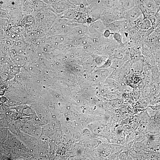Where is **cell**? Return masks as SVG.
<instances>
[{"label": "cell", "instance_id": "13", "mask_svg": "<svg viewBox=\"0 0 160 160\" xmlns=\"http://www.w3.org/2000/svg\"><path fill=\"white\" fill-rule=\"evenodd\" d=\"M113 32L109 29H106L103 33V36L106 38H109L112 37Z\"/></svg>", "mask_w": 160, "mask_h": 160}, {"label": "cell", "instance_id": "1", "mask_svg": "<svg viewBox=\"0 0 160 160\" xmlns=\"http://www.w3.org/2000/svg\"><path fill=\"white\" fill-rule=\"evenodd\" d=\"M123 17L124 20L135 21L137 19L143 17L140 9L137 6H135L131 8L123 11Z\"/></svg>", "mask_w": 160, "mask_h": 160}, {"label": "cell", "instance_id": "12", "mask_svg": "<svg viewBox=\"0 0 160 160\" xmlns=\"http://www.w3.org/2000/svg\"><path fill=\"white\" fill-rule=\"evenodd\" d=\"M10 16L9 12L7 9L1 8L0 9V18L7 19L9 18Z\"/></svg>", "mask_w": 160, "mask_h": 160}, {"label": "cell", "instance_id": "5", "mask_svg": "<svg viewBox=\"0 0 160 160\" xmlns=\"http://www.w3.org/2000/svg\"><path fill=\"white\" fill-rule=\"evenodd\" d=\"M143 3L148 13L153 14H156L158 8L153 0H143Z\"/></svg>", "mask_w": 160, "mask_h": 160}, {"label": "cell", "instance_id": "3", "mask_svg": "<svg viewBox=\"0 0 160 160\" xmlns=\"http://www.w3.org/2000/svg\"><path fill=\"white\" fill-rule=\"evenodd\" d=\"M89 32L91 33H103L106 29L105 24L101 20H98L89 24Z\"/></svg>", "mask_w": 160, "mask_h": 160}, {"label": "cell", "instance_id": "2", "mask_svg": "<svg viewBox=\"0 0 160 160\" xmlns=\"http://www.w3.org/2000/svg\"><path fill=\"white\" fill-rule=\"evenodd\" d=\"M124 20L116 21L109 23H104L106 28L109 29L112 32L121 33L124 30Z\"/></svg>", "mask_w": 160, "mask_h": 160}, {"label": "cell", "instance_id": "14", "mask_svg": "<svg viewBox=\"0 0 160 160\" xmlns=\"http://www.w3.org/2000/svg\"><path fill=\"white\" fill-rule=\"evenodd\" d=\"M93 22L92 18L90 16H88L86 20V23L88 24H91Z\"/></svg>", "mask_w": 160, "mask_h": 160}, {"label": "cell", "instance_id": "15", "mask_svg": "<svg viewBox=\"0 0 160 160\" xmlns=\"http://www.w3.org/2000/svg\"><path fill=\"white\" fill-rule=\"evenodd\" d=\"M155 31L159 33H160V23L156 28Z\"/></svg>", "mask_w": 160, "mask_h": 160}, {"label": "cell", "instance_id": "8", "mask_svg": "<svg viewBox=\"0 0 160 160\" xmlns=\"http://www.w3.org/2000/svg\"><path fill=\"white\" fill-rule=\"evenodd\" d=\"M76 11L73 9H68L63 11L57 15V17L72 20L74 17Z\"/></svg>", "mask_w": 160, "mask_h": 160}, {"label": "cell", "instance_id": "10", "mask_svg": "<svg viewBox=\"0 0 160 160\" xmlns=\"http://www.w3.org/2000/svg\"><path fill=\"white\" fill-rule=\"evenodd\" d=\"M132 64L129 61L125 62L122 66V68L124 77L129 75L131 72V67Z\"/></svg>", "mask_w": 160, "mask_h": 160}, {"label": "cell", "instance_id": "6", "mask_svg": "<svg viewBox=\"0 0 160 160\" xmlns=\"http://www.w3.org/2000/svg\"><path fill=\"white\" fill-rule=\"evenodd\" d=\"M145 65V63L143 59L137 60L132 65L131 72L135 73L140 74L143 70Z\"/></svg>", "mask_w": 160, "mask_h": 160}, {"label": "cell", "instance_id": "7", "mask_svg": "<svg viewBox=\"0 0 160 160\" xmlns=\"http://www.w3.org/2000/svg\"><path fill=\"white\" fill-rule=\"evenodd\" d=\"M87 17V13L80 11H76L73 20L79 23L84 24L86 23Z\"/></svg>", "mask_w": 160, "mask_h": 160}, {"label": "cell", "instance_id": "4", "mask_svg": "<svg viewBox=\"0 0 160 160\" xmlns=\"http://www.w3.org/2000/svg\"><path fill=\"white\" fill-rule=\"evenodd\" d=\"M136 28L142 31H147L152 28L151 20L147 18H140L135 21Z\"/></svg>", "mask_w": 160, "mask_h": 160}, {"label": "cell", "instance_id": "9", "mask_svg": "<svg viewBox=\"0 0 160 160\" xmlns=\"http://www.w3.org/2000/svg\"><path fill=\"white\" fill-rule=\"evenodd\" d=\"M153 79L157 82H160V71L158 66L156 65L151 68Z\"/></svg>", "mask_w": 160, "mask_h": 160}, {"label": "cell", "instance_id": "11", "mask_svg": "<svg viewBox=\"0 0 160 160\" xmlns=\"http://www.w3.org/2000/svg\"><path fill=\"white\" fill-rule=\"evenodd\" d=\"M112 37L113 39L119 45H122L124 43L122 41V36L121 33L119 32H113Z\"/></svg>", "mask_w": 160, "mask_h": 160}, {"label": "cell", "instance_id": "16", "mask_svg": "<svg viewBox=\"0 0 160 160\" xmlns=\"http://www.w3.org/2000/svg\"><path fill=\"white\" fill-rule=\"evenodd\" d=\"M158 66V67H159V70L160 71V65H157Z\"/></svg>", "mask_w": 160, "mask_h": 160}]
</instances>
